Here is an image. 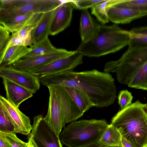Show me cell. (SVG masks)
<instances>
[{
	"label": "cell",
	"instance_id": "33",
	"mask_svg": "<svg viewBox=\"0 0 147 147\" xmlns=\"http://www.w3.org/2000/svg\"><path fill=\"white\" fill-rule=\"evenodd\" d=\"M0 147H10L6 140L4 133L0 131Z\"/></svg>",
	"mask_w": 147,
	"mask_h": 147
},
{
	"label": "cell",
	"instance_id": "37",
	"mask_svg": "<svg viewBox=\"0 0 147 147\" xmlns=\"http://www.w3.org/2000/svg\"><path fill=\"white\" fill-rule=\"evenodd\" d=\"M111 147H123L121 145L112 146Z\"/></svg>",
	"mask_w": 147,
	"mask_h": 147
},
{
	"label": "cell",
	"instance_id": "38",
	"mask_svg": "<svg viewBox=\"0 0 147 147\" xmlns=\"http://www.w3.org/2000/svg\"><path fill=\"white\" fill-rule=\"evenodd\" d=\"M143 147H147V144L144 146Z\"/></svg>",
	"mask_w": 147,
	"mask_h": 147
},
{
	"label": "cell",
	"instance_id": "24",
	"mask_svg": "<svg viewBox=\"0 0 147 147\" xmlns=\"http://www.w3.org/2000/svg\"><path fill=\"white\" fill-rule=\"evenodd\" d=\"M127 86L147 91V61L134 75Z\"/></svg>",
	"mask_w": 147,
	"mask_h": 147
},
{
	"label": "cell",
	"instance_id": "25",
	"mask_svg": "<svg viewBox=\"0 0 147 147\" xmlns=\"http://www.w3.org/2000/svg\"><path fill=\"white\" fill-rule=\"evenodd\" d=\"M119 6L142 12L147 13V0H117Z\"/></svg>",
	"mask_w": 147,
	"mask_h": 147
},
{
	"label": "cell",
	"instance_id": "13",
	"mask_svg": "<svg viewBox=\"0 0 147 147\" xmlns=\"http://www.w3.org/2000/svg\"><path fill=\"white\" fill-rule=\"evenodd\" d=\"M117 0H108L105 10L109 21L115 24L129 23L133 20L147 15L142 12L124 8L118 5Z\"/></svg>",
	"mask_w": 147,
	"mask_h": 147
},
{
	"label": "cell",
	"instance_id": "8",
	"mask_svg": "<svg viewBox=\"0 0 147 147\" xmlns=\"http://www.w3.org/2000/svg\"><path fill=\"white\" fill-rule=\"evenodd\" d=\"M42 116L38 115L33 119L30 134L36 147H63L58 137L44 120Z\"/></svg>",
	"mask_w": 147,
	"mask_h": 147
},
{
	"label": "cell",
	"instance_id": "10",
	"mask_svg": "<svg viewBox=\"0 0 147 147\" xmlns=\"http://www.w3.org/2000/svg\"><path fill=\"white\" fill-rule=\"evenodd\" d=\"M0 77L25 88L33 94L35 93L40 87L38 76L30 72L17 69L11 65H1Z\"/></svg>",
	"mask_w": 147,
	"mask_h": 147
},
{
	"label": "cell",
	"instance_id": "7",
	"mask_svg": "<svg viewBox=\"0 0 147 147\" xmlns=\"http://www.w3.org/2000/svg\"><path fill=\"white\" fill-rule=\"evenodd\" d=\"M62 3L58 0H0V23L20 14L43 13L55 9Z\"/></svg>",
	"mask_w": 147,
	"mask_h": 147
},
{
	"label": "cell",
	"instance_id": "30",
	"mask_svg": "<svg viewBox=\"0 0 147 147\" xmlns=\"http://www.w3.org/2000/svg\"><path fill=\"white\" fill-rule=\"evenodd\" d=\"M10 32L3 26L0 25V56L9 43L11 37Z\"/></svg>",
	"mask_w": 147,
	"mask_h": 147
},
{
	"label": "cell",
	"instance_id": "26",
	"mask_svg": "<svg viewBox=\"0 0 147 147\" xmlns=\"http://www.w3.org/2000/svg\"><path fill=\"white\" fill-rule=\"evenodd\" d=\"M108 0L97 3L91 8L92 13L96 18L98 21L102 25L109 22L105 10V7Z\"/></svg>",
	"mask_w": 147,
	"mask_h": 147
},
{
	"label": "cell",
	"instance_id": "23",
	"mask_svg": "<svg viewBox=\"0 0 147 147\" xmlns=\"http://www.w3.org/2000/svg\"><path fill=\"white\" fill-rule=\"evenodd\" d=\"M121 136L119 131L111 124H109L100 141L109 146L121 145Z\"/></svg>",
	"mask_w": 147,
	"mask_h": 147
},
{
	"label": "cell",
	"instance_id": "32",
	"mask_svg": "<svg viewBox=\"0 0 147 147\" xmlns=\"http://www.w3.org/2000/svg\"><path fill=\"white\" fill-rule=\"evenodd\" d=\"M37 22L35 24L26 26L14 33L22 39H32V32L36 26Z\"/></svg>",
	"mask_w": 147,
	"mask_h": 147
},
{
	"label": "cell",
	"instance_id": "31",
	"mask_svg": "<svg viewBox=\"0 0 147 147\" xmlns=\"http://www.w3.org/2000/svg\"><path fill=\"white\" fill-rule=\"evenodd\" d=\"M105 0H84L73 1L76 9L82 10L91 8L96 4L102 2Z\"/></svg>",
	"mask_w": 147,
	"mask_h": 147
},
{
	"label": "cell",
	"instance_id": "36",
	"mask_svg": "<svg viewBox=\"0 0 147 147\" xmlns=\"http://www.w3.org/2000/svg\"><path fill=\"white\" fill-rule=\"evenodd\" d=\"M121 145L123 147H133L128 142L122 137L121 139Z\"/></svg>",
	"mask_w": 147,
	"mask_h": 147
},
{
	"label": "cell",
	"instance_id": "1",
	"mask_svg": "<svg viewBox=\"0 0 147 147\" xmlns=\"http://www.w3.org/2000/svg\"><path fill=\"white\" fill-rule=\"evenodd\" d=\"M61 84L63 87L80 89L96 107L110 106L117 97L115 80L111 74L96 69L66 71L61 78Z\"/></svg>",
	"mask_w": 147,
	"mask_h": 147
},
{
	"label": "cell",
	"instance_id": "9",
	"mask_svg": "<svg viewBox=\"0 0 147 147\" xmlns=\"http://www.w3.org/2000/svg\"><path fill=\"white\" fill-rule=\"evenodd\" d=\"M83 56L82 54L76 51L71 55L55 60L28 72L39 77L72 71L77 66L83 63Z\"/></svg>",
	"mask_w": 147,
	"mask_h": 147
},
{
	"label": "cell",
	"instance_id": "17",
	"mask_svg": "<svg viewBox=\"0 0 147 147\" xmlns=\"http://www.w3.org/2000/svg\"><path fill=\"white\" fill-rule=\"evenodd\" d=\"M42 13H29L18 15L1 25L12 34L26 26L36 23Z\"/></svg>",
	"mask_w": 147,
	"mask_h": 147
},
{
	"label": "cell",
	"instance_id": "29",
	"mask_svg": "<svg viewBox=\"0 0 147 147\" xmlns=\"http://www.w3.org/2000/svg\"><path fill=\"white\" fill-rule=\"evenodd\" d=\"M133 96L127 90H121L118 96V104L121 109H123L132 103Z\"/></svg>",
	"mask_w": 147,
	"mask_h": 147
},
{
	"label": "cell",
	"instance_id": "12",
	"mask_svg": "<svg viewBox=\"0 0 147 147\" xmlns=\"http://www.w3.org/2000/svg\"><path fill=\"white\" fill-rule=\"evenodd\" d=\"M0 104L4 109L16 133L28 135L31 133L32 125L30 118L17 107L3 96H0Z\"/></svg>",
	"mask_w": 147,
	"mask_h": 147
},
{
	"label": "cell",
	"instance_id": "5",
	"mask_svg": "<svg viewBox=\"0 0 147 147\" xmlns=\"http://www.w3.org/2000/svg\"><path fill=\"white\" fill-rule=\"evenodd\" d=\"M104 119H82L65 127L59 138L68 147H80L99 141L108 125Z\"/></svg>",
	"mask_w": 147,
	"mask_h": 147
},
{
	"label": "cell",
	"instance_id": "16",
	"mask_svg": "<svg viewBox=\"0 0 147 147\" xmlns=\"http://www.w3.org/2000/svg\"><path fill=\"white\" fill-rule=\"evenodd\" d=\"M2 79L6 98L17 107L24 101L32 96L33 93L27 89L7 79Z\"/></svg>",
	"mask_w": 147,
	"mask_h": 147
},
{
	"label": "cell",
	"instance_id": "22",
	"mask_svg": "<svg viewBox=\"0 0 147 147\" xmlns=\"http://www.w3.org/2000/svg\"><path fill=\"white\" fill-rule=\"evenodd\" d=\"M29 51V48L27 46H15L10 47L7 50L1 65H12L21 59Z\"/></svg>",
	"mask_w": 147,
	"mask_h": 147
},
{
	"label": "cell",
	"instance_id": "2",
	"mask_svg": "<svg viewBox=\"0 0 147 147\" xmlns=\"http://www.w3.org/2000/svg\"><path fill=\"white\" fill-rule=\"evenodd\" d=\"M110 124L133 147L147 144V103L137 100L120 109Z\"/></svg>",
	"mask_w": 147,
	"mask_h": 147
},
{
	"label": "cell",
	"instance_id": "4",
	"mask_svg": "<svg viewBox=\"0 0 147 147\" xmlns=\"http://www.w3.org/2000/svg\"><path fill=\"white\" fill-rule=\"evenodd\" d=\"M129 31L120 28L117 24L102 25L97 35L85 43L82 42L76 50L83 55L98 57L114 53L128 45Z\"/></svg>",
	"mask_w": 147,
	"mask_h": 147
},
{
	"label": "cell",
	"instance_id": "3",
	"mask_svg": "<svg viewBox=\"0 0 147 147\" xmlns=\"http://www.w3.org/2000/svg\"><path fill=\"white\" fill-rule=\"evenodd\" d=\"M47 87L49 92V106L47 114L43 119L59 137L66 123L76 121L84 113L63 87L54 85Z\"/></svg>",
	"mask_w": 147,
	"mask_h": 147
},
{
	"label": "cell",
	"instance_id": "19",
	"mask_svg": "<svg viewBox=\"0 0 147 147\" xmlns=\"http://www.w3.org/2000/svg\"><path fill=\"white\" fill-rule=\"evenodd\" d=\"M63 87L83 113L95 107L86 94L80 89L73 87Z\"/></svg>",
	"mask_w": 147,
	"mask_h": 147
},
{
	"label": "cell",
	"instance_id": "15",
	"mask_svg": "<svg viewBox=\"0 0 147 147\" xmlns=\"http://www.w3.org/2000/svg\"><path fill=\"white\" fill-rule=\"evenodd\" d=\"M100 26L92 17L88 9L82 10L79 29L82 42H87L96 36L99 31Z\"/></svg>",
	"mask_w": 147,
	"mask_h": 147
},
{
	"label": "cell",
	"instance_id": "20",
	"mask_svg": "<svg viewBox=\"0 0 147 147\" xmlns=\"http://www.w3.org/2000/svg\"><path fill=\"white\" fill-rule=\"evenodd\" d=\"M29 48V52L22 59L51 53L57 51L59 49L52 45L48 37L31 45Z\"/></svg>",
	"mask_w": 147,
	"mask_h": 147
},
{
	"label": "cell",
	"instance_id": "35",
	"mask_svg": "<svg viewBox=\"0 0 147 147\" xmlns=\"http://www.w3.org/2000/svg\"><path fill=\"white\" fill-rule=\"evenodd\" d=\"M28 145L27 147H36L32 140V136L30 134L28 135Z\"/></svg>",
	"mask_w": 147,
	"mask_h": 147
},
{
	"label": "cell",
	"instance_id": "6",
	"mask_svg": "<svg viewBox=\"0 0 147 147\" xmlns=\"http://www.w3.org/2000/svg\"><path fill=\"white\" fill-rule=\"evenodd\" d=\"M147 61V47L131 48L127 50L116 61L107 62L105 72L115 73L120 84L127 86L140 68Z\"/></svg>",
	"mask_w": 147,
	"mask_h": 147
},
{
	"label": "cell",
	"instance_id": "28",
	"mask_svg": "<svg viewBox=\"0 0 147 147\" xmlns=\"http://www.w3.org/2000/svg\"><path fill=\"white\" fill-rule=\"evenodd\" d=\"M16 133L14 131L4 133L5 138L10 147H27L28 142L20 140L17 137Z\"/></svg>",
	"mask_w": 147,
	"mask_h": 147
},
{
	"label": "cell",
	"instance_id": "21",
	"mask_svg": "<svg viewBox=\"0 0 147 147\" xmlns=\"http://www.w3.org/2000/svg\"><path fill=\"white\" fill-rule=\"evenodd\" d=\"M129 47L136 48L147 47V27L133 28L129 31Z\"/></svg>",
	"mask_w": 147,
	"mask_h": 147
},
{
	"label": "cell",
	"instance_id": "34",
	"mask_svg": "<svg viewBox=\"0 0 147 147\" xmlns=\"http://www.w3.org/2000/svg\"><path fill=\"white\" fill-rule=\"evenodd\" d=\"M111 146L104 145L99 141L91 144L82 146L80 147H111Z\"/></svg>",
	"mask_w": 147,
	"mask_h": 147
},
{
	"label": "cell",
	"instance_id": "11",
	"mask_svg": "<svg viewBox=\"0 0 147 147\" xmlns=\"http://www.w3.org/2000/svg\"><path fill=\"white\" fill-rule=\"evenodd\" d=\"M76 52V50L68 51L64 49H59L51 53L21 59L11 65L18 70L28 72L55 60L71 55Z\"/></svg>",
	"mask_w": 147,
	"mask_h": 147
},
{
	"label": "cell",
	"instance_id": "27",
	"mask_svg": "<svg viewBox=\"0 0 147 147\" xmlns=\"http://www.w3.org/2000/svg\"><path fill=\"white\" fill-rule=\"evenodd\" d=\"M0 131L4 133L14 131L13 126L1 104H0Z\"/></svg>",
	"mask_w": 147,
	"mask_h": 147
},
{
	"label": "cell",
	"instance_id": "18",
	"mask_svg": "<svg viewBox=\"0 0 147 147\" xmlns=\"http://www.w3.org/2000/svg\"><path fill=\"white\" fill-rule=\"evenodd\" d=\"M56 9L42 13L32 32V45L49 35L51 23Z\"/></svg>",
	"mask_w": 147,
	"mask_h": 147
},
{
	"label": "cell",
	"instance_id": "14",
	"mask_svg": "<svg viewBox=\"0 0 147 147\" xmlns=\"http://www.w3.org/2000/svg\"><path fill=\"white\" fill-rule=\"evenodd\" d=\"M74 8H76L75 5L73 1H71L62 3L55 9L51 23L49 35H56L69 26Z\"/></svg>",
	"mask_w": 147,
	"mask_h": 147
}]
</instances>
